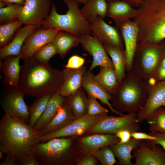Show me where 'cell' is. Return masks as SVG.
Listing matches in <instances>:
<instances>
[{"instance_id": "484cf974", "label": "cell", "mask_w": 165, "mask_h": 165, "mask_svg": "<svg viewBox=\"0 0 165 165\" xmlns=\"http://www.w3.org/2000/svg\"><path fill=\"white\" fill-rule=\"evenodd\" d=\"M108 54L111 57L114 68L120 83L125 77L126 60L125 53L119 47L109 44H103Z\"/></svg>"}, {"instance_id": "e0dca14e", "label": "cell", "mask_w": 165, "mask_h": 165, "mask_svg": "<svg viewBox=\"0 0 165 165\" xmlns=\"http://www.w3.org/2000/svg\"><path fill=\"white\" fill-rule=\"evenodd\" d=\"M91 34L103 44H109L122 49L121 39L118 32L114 27L105 22L103 18L97 17L90 24Z\"/></svg>"}, {"instance_id": "f5cc1de1", "label": "cell", "mask_w": 165, "mask_h": 165, "mask_svg": "<svg viewBox=\"0 0 165 165\" xmlns=\"http://www.w3.org/2000/svg\"><path fill=\"white\" fill-rule=\"evenodd\" d=\"M4 153L2 151H0V159H2L5 158L4 156Z\"/></svg>"}, {"instance_id": "277c9868", "label": "cell", "mask_w": 165, "mask_h": 165, "mask_svg": "<svg viewBox=\"0 0 165 165\" xmlns=\"http://www.w3.org/2000/svg\"><path fill=\"white\" fill-rule=\"evenodd\" d=\"M116 91L110 103L118 112L138 113L144 107L151 87L148 82L132 72H128Z\"/></svg>"}, {"instance_id": "ac0fdd59", "label": "cell", "mask_w": 165, "mask_h": 165, "mask_svg": "<svg viewBox=\"0 0 165 165\" xmlns=\"http://www.w3.org/2000/svg\"><path fill=\"white\" fill-rule=\"evenodd\" d=\"M121 29L125 45L126 71L129 72L137 48L139 28L134 22L127 21L121 24Z\"/></svg>"}, {"instance_id": "db71d44e", "label": "cell", "mask_w": 165, "mask_h": 165, "mask_svg": "<svg viewBox=\"0 0 165 165\" xmlns=\"http://www.w3.org/2000/svg\"><path fill=\"white\" fill-rule=\"evenodd\" d=\"M107 2H110V1H115V0H106Z\"/></svg>"}, {"instance_id": "9a60e30c", "label": "cell", "mask_w": 165, "mask_h": 165, "mask_svg": "<svg viewBox=\"0 0 165 165\" xmlns=\"http://www.w3.org/2000/svg\"><path fill=\"white\" fill-rule=\"evenodd\" d=\"M120 141L115 134H87L78 140V148L81 156L94 155L105 146H111Z\"/></svg>"}, {"instance_id": "11a10c76", "label": "cell", "mask_w": 165, "mask_h": 165, "mask_svg": "<svg viewBox=\"0 0 165 165\" xmlns=\"http://www.w3.org/2000/svg\"><path fill=\"white\" fill-rule=\"evenodd\" d=\"M163 46H164V47L165 48V44H164L163 45Z\"/></svg>"}, {"instance_id": "7402d4cb", "label": "cell", "mask_w": 165, "mask_h": 165, "mask_svg": "<svg viewBox=\"0 0 165 165\" xmlns=\"http://www.w3.org/2000/svg\"><path fill=\"white\" fill-rule=\"evenodd\" d=\"M86 71L84 66L77 69L65 68L62 71L64 82L57 92L65 97L76 92L82 87V78Z\"/></svg>"}, {"instance_id": "ab89813d", "label": "cell", "mask_w": 165, "mask_h": 165, "mask_svg": "<svg viewBox=\"0 0 165 165\" xmlns=\"http://www.w3.org/2000/svg\"><path fill=\"white\" fill-rule=\"evenodd\" d=\"M77 159V165H95L98 159L94 155L81 156Z\"/></svg>"}, {"instance_id": "ffe728a7", "label": "cell", "mask_w": 165, "mask_h": 165, "mask_svg": "<svg viewBox=\"0 0 165 165\" xmlns=\"http://www.w3.org/2000/svg\"><path fill=\"white\" fill-rule=\"evenodd\" d=\"M20 55L7 56L0 62V68L4 76L2 83L9 87L17 88L19 85L21 70L19 64Z\"/></svg>"}, {"instance_id": "b9f144b4", "label": "cell", "mask_w": 165, "mask_h": 165, "mask_svg": "<svg viewBox=\"0 0 165 165\" xmlns=\"http://www.w3.org/2000/svg\"><path fill=\"white\" fill-rule=\"evenodd\" d=\"M131 133L127 130H122L117 132L115 134L120 140L117 143L122 144L128 142L132 138Z\"/></svg>"}, {"instance_id": "44dd1931", "label": "cell", "mask_w": 165, "mask_h": 165, "mask_svg": "<svg viewBox=\"0 0 165 165\" xmlns=\"http://www.w3.org/2000/svg\"><path fill=\"white\" fill-rule=\"evenodd\" d=\"M76 119L69 105L67 97L66 101L59 108L55 116L40 130L41 136L58 131Z\"/></svg>"}, {"instance_id": "e575fe53", "label": "cell", "mask_w": 165, "mask_h": 165, "mask_svg": "<svg viewBox=\"0 0 165 165\" xmlns=\"http://www.w3.org/2000/svg\"><path fill=\"white\" fill-rule=\"evenodd\" d=\"M23 6L13 4L0 8V24H8L18 19Z\"/></svg>"}, {"instance_id": "4dcf8cb0", "label": "cell", "mask_w": 165, "mask_h": 165, "mask_svg": "<svg viewBox=\"0 0 165 165\" xmlns=\"http://www.w3.org/2000/svg\"><path fill=\"white\" fill-rule=\"evenodd\" d=\"M131 5L123 0H116L107 2L106 16L111 17L120 25L124 16L127 14L135 11Z\"/></svg>"}, {"instance_id": "cb8c5ba5", "label": "cell", "mask_w": 165, "mask_h": 165, "mask_svg": "<svg viewBox=\"0 0 165 165\" xmlns=\"http://www.w3.org/2000/svg\"><path fill=\"white\" fill-rule=\"evenodd\" d=\"M66 99L67 97L61 95L57 92L53 93L44 112L34 127L39 130L43 129L55 116L59 108Z\"/></svg>"}, {"instance_id": "60d3db41", "label": "cell", "mask_w": 165, "mask_h": 165, "mask_svg": "<svg viewBox=\"0 0 165 165\" xmlns=\"http://www.w3.org/2000/svg\"><path fill=\"white\" fill-rule=\"evenodd\" d=\"M150 134L157 138L155 140H144L150 144H157L160 145L165 150V133L151 132Z\"/></svg>"}, {"instance_id": "8fae6325", "label": "cell", "mask_w": 165, "mask_h": 165, "mask_svg": "<svg viewBox=\"0 0 165 165\" xmlns=\"http://www.w3.org/2000/svg\"><path fill=\"white\" fill-rule=\"evenodd\" d=\"M103 114L92 116L87 114L81 118H77L69 124L58 131L41 136L40 142H45L52 139L60 137L73 138L86 134Z\"/></svg>"}, {"instance_id": "f546056e", "label": "cell", "mask_w": 165, "mask_h": 165, "mask_svg": "<svg viewBox=\"0 0 165 165\" xmlns=\"http://www.w3.org/2000/svg\"><path fill=\"white\" fill-rule=\"evenodd\" d=\"M67 97L69 105L76 118H81L87 114L88 97L82 87L76 92Z\"/></svg>"}, {"instance_id": "7a4b0ae2", "label": "cell", "mask_w": 165, "mask_h": 165, "mask_svg": "<svg viewBox=\"0 0 165 165\" xmlns=\"http://www.w3.org/2000/svg\"><path fill=\"white\" fill-rule=\"evenodd\" d=\"M17 88L27 96L38 98L56 92L64 80L62 71L48 63L36 61L32 56L24 60Z\"/></svg>"}, {"instance_id": "6da1fadb", "label": "cell", "mask_w": 165, "mask_h": 165, "mask_svg": "<svg viewBox=\"0 0 165 165\" xmlns=\"http://www.w3.org/2000/svg\"><path fill=\"white\" fill-rule=\"evenodd\" d=\"M40 130L19 118L4 113L0 122V150L19 162L34 154L40 142Z\"/></svg>"}, {"instance_id": "816d5d0a", "label": "cell", "mask_w": 165, "mask_h": 165, "mask_svg": "<svg viewBox=\"0 0 165 165\" xmlns=\"http://www.w3.org/2000/svg\"><path fill=\"white\" fill-rule=\"evenodd\" d=\"M6 6V4L4 2L0 1V8H3Z\"/></svg>"}, {"instance_id": "d590c367", "label": "cell", "mask_w": 165, "mask_h": 165, "mask_svg": "<svg viewBox=\"0 0 165 165\" xmlns=\"http://www.w3.org/2000/svg\"><path fill=\"white\" fill-rule=\"evenodd\" d=\"M57 54L56 49L52 42L47 43L41 47L32 56L39 62L48 63L50 60Z\"/></svg>"}, {"instance_id": "7bdbcfd3", "label": "cell", "mask_w": 165, "mask_h": 165, "mask_svg": "<svg viewBox=\"0 0 165 165\" xmlns=\"http://www.w3.org/2000/svg\"><path fill=\"white\" fill-rule=\"evenodd\" d=\"M20 165H41L34 154L28 155L19 162Z\"/></svg>"}, {"instance_id": "5b68a950", "label": "cell", "mask_w": 165, "mask_h": 165, "mask_svg": "<svg viewBox=\"0 0 165 165\" xmlns=\"http://www.w3.org/2000/svg\"><path fill=\"white\" fill-rule=\"evenodd\" d=\"M68 8L67 13L60 14L52 2L50 13L41 26L45 28H57L80 37L91 34L90 24L83 16L79 8L80 4L76 0H62Z\"/></svg>"}, {"instance_id": "2e32d148", "label": "cell", "mask_w": 165, "mask_h": 165, "mask_svg": "<svg viewBox=\"0 0 165 165\" xmlns=\"http://www.w3.org/2000/svg\"><path fill=\"white\" fill-rule=\"evenodd\" d=\"M161 107H165V80L151 86L145 105L137 113L139 123H143L152 112Z\"/></svg>"}, {"instance_id": "f1b7e54d", "label": "cell", "mask_w": 165, "mask_h": 165, "mask_svg": "<svg viewBox=\"0 0 165 165\" xmlns=\"http://www.w3.org/2000/svg\"><path fill=\"white\" fill-rule=\"evenodd\" d=\"M53 43L56 48L57 54L63 59L71 49L80 44V38L60 30L56 35Z\"/></svg>"}, {"instance_id": "836d02e7", "label": "cell", "mask_w": 165, "mask_h": 165, "mask_svg": "<svg viewBox=\"0 0 165 165\" xmlns=\"http://www.w3.org/2000/svg\"><path fill=\"white\" fill-rule=\"evenodd\" d=\"M22 24V23L17 19L13 22L0 25V48L6 46L11 42L15 35L17 31Z\"/></svg>"}, {"instance_id": "d6a6232c", "label": "cell", "mask_w": 165, "mask_h": 165, "mask_svg": "<svg viewBox=\"0 0 165 165\" xmlns=\"http://www.w3.org/2000/svg\"><path fill=\"white\" fill-rule=\"evenodd\" d=\"M151 132L165 133V107L154 111L146 119Z\"/></svg>"}, {"instance_id": "4fadbf2b", "label": "cell", "mask_w": 165, "mask_h": 165, "mask_svg": "<svg viewBox=\"0 0 165 165\" xmlns=\"http://www.w3.org/2000/svg\"><path fill=\"white\" fill-rule=\"evenodd\" d=\"M132 152L135 160L134 165H165V152L160 145L142 140Z\"/></svg>"}, {"instance_id": "681fc988", "label": "cell", "mask_w": 165, "mask_h": 165, "mask_svg": "<svg viewBox=\"0 0 165 165\" xmlns=\"http://www.w3.org/2000/svg\"><path fill=\"white\" fill-rule=\"evenodd\" d=\"M159 67L165 68V54L162 58L160 62Z\"/></svg>"}, {"instance_id": "ee69618b", "label": "cell", "mask_w": 165, "mask_h": 165, "mask_svg": "<svg viewBox=\"0 0 165 165\" xmlns=\"http://www.w3.org/2000/svg\"><path fill=\"white\" fill-rule=\"evenodd\" d=\"M131 134L132 138L138 140H155L157 139V138L149 134H147L139 131L133 132Z\"/></svg>"}, {"instance_id": "c3c4849f", "label": "cell", "mask_w": 165, "mask_h": 165, "mask_svg": "<svg viewBox=\"0 0 165 165\" xmlns=\"http://www.w3.org/2000/svg\"><path fill=\"white\" fill-rule=\"evenodd\" d=\"M127 2L130 4L139 6L140 7L142 5L144 0H123Z\"/></svg>"}, {"instance_id": "f35d334b", "label": "cell", "mask_w": 165, "mask_h": 165, "mask_svg": "<svg viewBox=\"0 0 165 165\" xmlns=\"http://www.w3.org/2000/svg\"><path fill=\"white\" fill-rule=\"evenodd\" d=\"M85 61V59L80 56L73 55L69 58L64 67L72 69H78L83 66Z\"/></svg>"}, {"instance_id": "74e56055", "label": "cell", "mask_w": 165, "mask_h": 165, "mask_svg": "<svg viewBox=\"0 0 165 165\" xmlns=\"http://www.w3.org/2000/svg\"><path fill=\"white\" fill-rule=\"evenodd\" d=\"M88 103L87 114L91 115L107 114L108 110L102 106L97 101V99L88 96Z\"/></svg>"}, {"instance_id": "83f0119b", "label": "cell", "mask_w": 165, "mask_h": 165, "mask_svg": "<svg viewBox=\"0 0 165 165\" xmlns=\"http://www.w3.org/2000/svg\"><path fill=\"white\" fill-rule=\"evenodd\" d=\"M142 140L131 138L127 142L113 145L110 146L115 156L118 160V163L121 165H134L131 161L133 158L131 152L139 145Z\"/></svg>"}, {"instance_id": "5bb4252c", "label": "cell", "mask_w": 165, "mask_h": 165, "mask_svg": "<svg viewBox=\"0 0 165 165\" xmlns=\"http://www.w3.org/2000/svg\"><path fill=\"white\" fill-rule=\"evenodd\" d=\"M60 31L57 28L40 27L36 30L26 40L20 53V59L24 60L32 56L41 47L52 42Z\"/></svg>"}, {"instance_id": "7c38bea8", "label": "cell", "mask_w": 165, "mask_h": 165, "mask_svg": "<svg viewBox=\"0 0 165 165\" xmlns=\"http://www.w3.org/2000/svg\"><path fill=\"white\" fill-rule=\"evenodd\" d=\"M80 44L82 49L93 58L89 69L90 71L97 66L114 68L113 63L107 53L102 43L98 39L91 34L80 37Z\"/></svg>"}, {"instance_id": "f6af8a7d", "label": "cell", "mask_w": 165, "mask_h": 165, "mask_svg": "<svg viewBox=\"0 0 165 165\" xmlns=\"http://www.w3.org/2000/svg\"><path fill=\"white\" fill-rule=\"evenodd\" d=\"M154 78L157 82L165 80V68L159 67L155 74Z\"/></svg>"}, {"instance_id": "7dc6e473", "label": "cell", "mask_w": 165, "mask_h": 165, "mask_svg": "<svg viewBox=\"0 0 165 165\" xmlns=\"http://www.w3.org/2000/svg\"><path fill=\"white\" fill-rule=\"evenodd\" d=\"M26 0H0L4 2L7 6H9L13 4H18L23 6Z\"/></svg>"}, {"instance_id": "f907efd6", "label": "cell", "mask_w": 165, "mask_h": 165, "mask_svg": "<svg viewBox=\"0 0 165 165\" xmlns=\"http://www.w3.org/2000/svg\"><path fill=\"white\" fill-rule=\"evenodd\" d=\"M80 4H85L88 0H76Z\"/></svg>"}, {"instance_id": "603a6c76", "label": "cell", "mask_w": 165, "mask_h": 165, "mask_svg": "<svg viewBox=\"0 0 165 165\" xmlns=\"http://www.w3.org/2000/svg\"><path fill=\"white\" fill-rule=\"evenodd\" d=\"M41 26L25 25L19 29L11 42L0 49V59L2 60L9 56L20 55L24 44L28 37Z\"/></svg>"}, {"instance_id": "9c48e42d", "label": "cell", "mask_w": 165, "mask_h": 165, "mask_svg": "<svg viewBox=\"0 0 165 165\" xmlns=\"http://www.w3.org/2000/svg\"><path fill=\"white\" fill-rule=\"evenodd\" d=\"M24 94L18 88L7 87L1 100L5 113L19 118L27 123L30 117L29 106L25 103Z\"/></svg>"}, {"instance_id": "bcb514c9", "label": "cell", "mask_w": 165, "mask_h": 165, "mask_svg": "<svg viewBox=\"0 0 165 165\" xmlns=\"http://www.w3.org/2000/svg\"><path fill=\"white\" fill-rule=\"evenodd\" d=\"M19 165L18 160L9 156H6L4 160L0 163V165Z\"/></svg>"}, {"instance_id": "8d00e7d4", "label": "cell", "mask_w": 165, "mask_h": 165, "mask_svg": "<svg viewBox=\"0 0 165 165\" xmlns=\"http://www.w3.org/2000/svg\"><path fill=\"white\" fill-rule=\"evenodd\" d=\"M102 165H113L117 161L110 146L103 147L94 154Z\"/></svg>"}, {"instance_id": "ba28073f", "label": "cell", "mask_w": 165, "mask_h": 165, "mask_svg": "<svg viewBox=\"0 0 165 165\" xmlns=\"http://www.w3.org/2000/svg\"><path fill=\"white\" fill-rule=\"evenodd\" d=\"M137 113L130 112L118 117L103 114L86 134L100 133L115 134L123 130H129L131 133L139 131L141 127L137 117Z\"/></svg>"}, {"instance_id": "4316f807", "label": "cell", "mask_w": 165, "mask_h": 165, "mask_svg": "<svg viewBox=\"0 0 165 165\" xmlns=\"http://www.w3.org/2000/svg\"><path fill=\"white\" fill-rule=\"evenodd\" d=\"M107 9L106 0H88L80 10L84 18L90 24L97 17L103 19L106 16Z\"/></svg>"}, {"instance_id": "d4e9b609", "label": "cell", "mask_w": 165, "mask_h": 165, "mask_svg": "<svg viewBox=\"0 0 165 165\" xmlns=\"http://www.w3.org/2000/svg\"><path fill=\"white\" fill-rule=\"evenodd\" d=\"M96 82L111 95L116 90L120 83L114 68L100 67L99 73L94 77Z\"/></svg>"}, {"instance_id": "d6986e66", "label": "cell", "mask_w": 165, "mask_h": 165, "mask_svg": "<svg viewBox=\"0 0 165 165\" xmlns=\"http://www.w3.org/2000/svg\"><path fill=\"white\" fill-rule=\"evenodd\" d=\"M94 77V74L89 70H87L83 77L82 86L87 95L99 99L103 104L106 105L113 113L119 116L123 115V114L118 112L113 108L109 102L112 98L111 95L96 82Z\"/></svg>"}, {"instance_id": "8992f818", "label": "cell", "mask_w": 165, "mask_h": 165, "mask_svg": "<svg viewBox=\"0 0 165 165\" xmlns=\"http://www.w3.org/2000/svg\"><path fill=\"white\" fill-rule=\"evenodd\" d=\"M72 137L54 138L40 142L35 146L34 154L41 165H69L75 161Z\"/></svg>"}, {"instance_id": "52a82bcc", "label": "cell", "mask_w": 165, "mask_h": 165, "mask_svg": "<svg viewBox=\"0 0 165 165\" xmlns=\"http://www.w3.org/2000/svg\"><path fill=\"white\" fill-rule=\"evenodd\" d=\"M140 56L133 60L130 71L152 85L157 82L154 77L160 62L165 54V48L159 44H140Z\"/></svg>"}, {"instance_id": "30bf717a", "label": "cell", "mask_w": 165, "mask_h": 165, "mask_svg": "<svg viewBox=\"0 0 165 165\" xmlns=\"http://www.w3.org/2000/svg\"><path fill=\"white\" fill-rule=\"evenodd\" d=\"M52 4L51 0H26L18 19L24 25L41 26L50 13Z\"/></svg>"}, {"instance_id": "1f68e13d", "label": "cell", "mask_w": 165, "mask_h": 165, "mask_svg": "<svg viewBox=\"0 0 165 165\" xmlns=\"http://www.w3.org/2000/svg\"><path fill=\"white\" fill-rule=\"evenodd\" d=\"M52 94L37 98L29 106L30 117L28 124L34 127L44 112Z\"/></svg>"}, {"instance_id": "3957f363", "label": "cell", "mask_w": 165, "mask_h": 165, "mask_svg": "<svg viewBox=\"0 0 165 165\" xmlns=\"http://www.w3.org/2000/svg\"><path fill=\"white\" fill-rule=\"evenodd\" d=\"M136 13L140 44H157L165 39V0H144Z\"/></svg>"}]
</instances>
